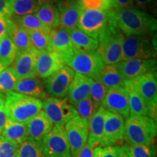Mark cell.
Returning a JSON list of instances; mask_svg holds the SVG:
<instances>
[{
    "label": "cell",
    "mask_w": 157,
    "mask_h": 157,
    "mask_svg": "<svg viewBox=\"0 0 157 157\" xmlns=\"http://www.w3.org/2000/svg\"><path fill=\"white\" fill-rule=\"evenodd\" d=\"M74 50L69 33L61 28L52 29L50 32V51L63 56L70 54Z\"/></svg>",
    "instance_id": "21"
},
{
    "label": "cell",
    "mask_w": 157,
    "mask_h": 157,
    "mask_svg": "<svg viewBox=\"0 0 157 157\" xmlns=\"http://www.w3.org/2000/svg\"><path fill=\"white\" fill-rule=\"evenodd\" d=\"M1 135L17 145L21 144L28 140L26 123L15 122L8 119Z\"/></svg>",
    "instance_id": "27"
},
{
    "label": "cell",
    "mask_w": 157,
    "mask_h": 157,
    "mask_svg": "<svg viewBox=\"0 0 157 157\" xmlns=\"http://www.w3.org/2000/svg\"><path fill=\"white\" fill-rule=\"evenodd\" d=\"M5 102V93L0 91V110L4 109Z\"/></svg>",
    "instance_id": "49"
},
{
    "label": "cell",
    "mask_w": 157,
    "mask_h": 157,
    "mask_svg": "<svg viewBox=\"0 0 157 157\" xmlns=\"http://www.w3.org/2000/svg\"><path fill=\"white\" fill-rule=\"evenodd\" d=\"M120 146H98L94 148L93 157H119Z\"/></svg>",
    "instance_id": "41"
},
{
    "label": "cell",
    "mask_w": 157,
    "mask_h": 157,
    "mask_svg": "<svg viewBox=\"0 0 157 157\" xmlns=\"http://www.w3.org/2000/svg\"><path fill=\"white\" fill-rule=\"evenodd\" d=\"M15 21L17 25L27 31H42L50 33L52 29L48 28L39 21L34 14L27 15L21 17H16Z\"/></svg>",
    "instance_id": "33"
},
{
    "label": "cell",
    "mask_w": 157,
    "mask_h": 157,
    "mask_svg": "<svg viewBox=\"0 0 157 157\" xmlns=\"http://www.w3.org/2000/svg\"><path fill=\"white\" fill-rule=\"evenodd\" d=\"M101 105L109 112L117 113L127 119L129 117L127 87L124 86L108 89Z\"/></svg>",
    "instance_id": "15"
},
{
    "label": "cell",
    "mask_w": 157,
    "mask_h": 157,
    "mask_svg": "<svg viewBox=\"0 0 157 157\" xmlns=\"http://www.w3.org/2000/svg\"><path fill=\"white\" fill-rule=\"evenodd\" d=\"M15 24L10 18H5L0 17V39L8 36Z\"/></svg>",
    "instance_id": "43"
},
{
    "label": "cell",
    "mask_w": 157,
    "mask_h": 157,
    "mask_svg": "<svg viewBox=\"0 0 157 157\" xmlns=\"http://www.w3.org/2000/svg\"><path fill=\"white\" fill-rule=\"evenodd\" d=\"M94 148L95 147L90 146L88 143H86L78 152L76 157H93Z\"/></svg>",
    "instance_id": "45"
},
{
    "label": "cell",
    "mask_w": 157,
    "mask_h": 157,
    "mask_svg": "<svg viewBox=\"0 0 157 157\" xmlns=\"http://www.w3.org/2000/svg\"><path fill=\"white\" fill-rule=\"evenodd\" d=\"M14 0H0V17L10 18L13 15Z\"/></svg>",
    "instance_id": "42"
},
{
    "label": "cell",
    "mask_w": 157,
    "mask_h": 157,
    "mask_svg": "<svg viewBox=\"0 0 157 157\" xmlns=\"http://www.w3.org/2000/svg\"><path fill=\"white\" fill-rule=\"evenodd\" d=\"M56 3L60 28L68 32L77 29L78 21L83 11L78 0H58Z\"/></svg>",
    "instance_id": "16"
},
{
    "label": "cell",
    "mask_w": 157,
    "mask_h": 157,
    "mask_svg": "<svg viewBox=\"0 0 157 157\" xmlns=\"http://www.w3.org/2000/svg\"><path fill=\"white\" fill-rule=\"evenodd\" d=\"M65 66L71 68L76 74H80L92 79L98 78L105 64L96 52L77 50L63 57Z\"/></svg>",
    "instance_id": "5"
},
{
    "label": "cell",
    "mask_w": 157,
    "mask_h": 157,
    "mask_svg": "<svg viewBox=\"0 0 157 157\" xmlns=\"http://www.w3.org/2000/svg\"><path fill=\"white\" fill-rule=\"evenodd\" d=\"M37 52L34 49L20 52L17 53L14 62L10 67L18 80L37 76L36 70Z\"/></svg>",
    "instance_id": "17"
},
{
    "label": "cell",
    "mask_w": 157,
    "mask_h": 157,
    "mask_svg": "<svg viewBox=\"0 0 157 157\" xmlns=\"http://www.w3.org/2000/svg\"><path fill=\"white\" fill-rule=\"evenodd\" d=\"M92 78L80 74H74L68 90V101L73 106L90 94Z\"/></svg>",
    "instance_id": "20"
},
{
    "label": "cell",
    "mask_w": 157,
    "mask_h": 157,
    "mask_svg": "<svg viewBox=\"0 0 157 157\" xmlns=\"http://www.w3.org/2000/svg\"><path fill=\"white\" fill-rule=\"evenodd\" d=\"M156 121L146 116H129L124 122V137L129 145L151 146L156 135Z\"/></svg>",
    "instance_id": "3"
},
{
    "label": "cell",
    "mask_w": 157,
    "mask_h": 157,
    "mask_svg": "<svg viewBox=\"0 0 157 157\" xmlns=\"http://www.w3.org/2000/svg\"><path fill=\"white\" fill-rule=\"evenodd\" d=\"M32 48L37 52L50 51V33L42 31H28Z\"/></svg>",
    "instance_id": "32"
},
{
    "label": "cell",
    "mask_w": 157,
    "mask_h": 157,
    "mask_svg": "<svg viewBox=\"0 0 157 157\" xmlns=\"http://www.w3.org/2000/svg\"><path fill=\"white\" fill-rule=\"evenodd\" d=\"M112 7L115 10L128 9L134 7V1L133 0H111Z\"/></svg>",
    "instance_id": "44"
},
{
    "label": "cell",
    "mask_w": 157,
    "mask_h": 157,
    "mask_svg": "<svg viewBox=\"0 0 157 157\" xmlns=\"http://www.w3.org/2000/svg\"><path fill=\"white\" fill-rule=\"evenodd\" d=\"M74 49L82 51L96 52L98 40L90 36L78 28L68 31Z\"/></svg>",
    "instance_id": "26"
},
{
    "label": "cell",
    "mask_w": 157,
    "mask_h": 157,
    "mask_svg": "<svg viewBox=\"0 0 157 157\" xmlns=\"http://www.w3.org/2000/svg\"><path fill=\"white\" fill-rule=\"evenodd\" d=\"M80 5L84 10H112L111 0H78Z\"/></svg>",
    "instance_id": "39"
},
{
    "label": "cell",
    "mask_w": 157,
    "mask_h": 157,
    "mask_svg": "<svg viewBox=\"0 0 157 157\" xmlns=\"http://www.w3.org/2000/svg\"><path fill=\"white\" fill-rule=\"evenodd\" d=\"M125 87L128 93L129 116H146L149 117L148 109L141 96L133 87L130 81H126Z\"/></svg>",
    "instance_id": "25"
},
{
    "label": "cell",
    "mask_w": 157,
    "mask_h": 157,
    "mask_svg": "<svg viewBox=\"0 0 157 157\" xmlns=\"http://www.w3.org/2000/svg\"><path fill=\"white\" fill-rule=\"evenodd\" d=\"M64 66L63 56L60 53L52 51L37 52L36 70L39 77L45 79Z\"/></svg>",
    "instance_id": "18"
},
{
    "label": "cell",
    "mask_w": 157,
    "mask_h": 157,
    "mask_svg": "<svg viewBox=\"0 0 157 157\" xmlns=\"http://www.w3.org/2000/svg\"><path fill=\"white\" fill-rule=\"evenodd\" d=\"M74 74L75 72L68 66H63L56 73L45 78L43 84L44 89L53 98H64L67 95Z\"/></svg>",
    "instance_id": "11"
},
{
    "label": "cell",
    "mask_w": 157,
    "mask_h": 157,
    "mask_svg": "<svg viewBox=\"0 0 157 157\" xmlns=\"http://www.w3.org/2000/svg\"><path fill=\"white\" fill-rule=\"evenodd\" d=\"M129 148L132 157H156V150L153 145H135Z\"/></svg>",
    "instance_id": "40"
},
{
    "label": "cell",
    "mask_w": 157,
    "mask_h": 157,
    "mask_svg": "<svg viewBox=\"0 0 157 157\" xmlns=\"http://www.w3.org/2000/svg\"><path fill=\"white\" fill-rule=\"evenodd\" d=\"M107 90V87L98 78L92 79L90 96L93 100L95 106L98 109L101 105Z\"/></svg>",
    "instance_id": "37"
},
{
    "label": "cell",
    "mask_w": 157,
    "mask_h": 157,
    "mask_svg": "<svg viewBox=\"0 0 157 157\" xmlns=\"http://www.w3.org/2000/svg\"><path fill=\"white\" fill-rule=\"evenodd\" d=\"M34 15L39 21L51 29L59 27L60 20L57 6L53 3H47L39 5Z\"/></svg>",
    "instance_id": "24"
},
{
    "label": "cell",
    "mask_w": 157,
    "mask_h": 157,
    "mask_svg": "<svg viewBox=\"0 0 157 157\" xmlns=\"http://www.w3.org/2000/svg\"><path fill=\"white\" fill-rule=\"evenodd\" d=\"M112 25H117L115 10H84L78 21V29L98 40L100 34Z\"/></svg>",
    "instance_id": "6"
},
{
    "label": "cell",
    "mask_w": 157,
    "mask_h": 157,
    "mask_svg": "<svg viewBox=\"0 0 157 157\" xmlns=\"http://www.w3.org/2000/svg\"><path fill=\"white\" fill-rule=\"evenodd\" d=\"M115 65L125 81H130L143 74L156 71V58L131 59L122 60Z\"/></svg>",
    "instance_id": "14"
},
{
    "label": "cell",
    "mask_w": 157,
    "mask_h": 157,
    "mask_svg": "<svg viewBox=\"0 0 157 157\" xmlns=\"http://www.w3.org/2000/svg\"><path fill=\"white\" fill-rule=\"evenodd\" d=\"M18 157H51L42 142L26 140L19 145Z\"/></svg>",
    "instance_id": "30"
},
{
    "label": "cell",
    "mask_w": 157,
    "mask_h": 157,
    "mask_svg": "<svg viewBox=\"0 0 157 157\" xmlns=\"http://www.w3.org/2000/svg\"><path fill=\"white\" fill-rule=\"evenodd\" d=\"M42 144L51 157H62L70 154L64 125L55 124L50 132L44 137Z\"/></svg>",
    "instance_id": "13"
},
{
    "label": "cell",
    "mask_w": 157,
    "mask_h": 157,
    "mask_svg": "<svg viewBox=\"0 0 157 157\" xmlns=\"http://www.w3.org/2000/svg\"><path fill=\"white\" fill-rule=\"evenodd\" d=\"M137 7L142 9H150L156 4V0H133Z\"/></svg>",
    "instance_id": "46"
},
{
    "label": "cell",
    "mask_w": 157,
    "mask_h": 157,
    "mask_svg": "<svg viewBox=\"0 0 157 157\" xmlns=\"http://www.w3.org/2000/svg\"><path fill=\"white\" fill-rule=\"evenodd\" d=\"M124 118L121 115L107 111L100 146H114L124 140Z\"/></svg>",
    "instance_id": "12"
},
{
    "label": "cell",
    "mask_w": 157,
    "mask_h": 157,
    "mask_svg": "<svg viewBox=\"0 0 157 157\" xmlns=\"http://www.w3.org/2000/svg\"><path fill=\"white\" fill-rule=\"evenodd\" d=\"M150 36H124L122 43V60L151 59L156 56V45Z\"/></svg>",
    "instance_id": "7"
},
{
    "label": "cell",
    "mask_w": 157,
    "mask_h": 157,
    "mask_svg": "<svg viewBox=\"0 0 157 157\" xmlns=\"http://www.w3.org/2000/svg\"><path fill=\"white\" fill-rule=\"evenodd\" d=\"M26 126L28 130V140L42 142L44 137L52 129L53 123L42 110L26 123Z\"/></svg>",
    "instance_id": "19"
},
{
    "label": "cell",
    "mask_w": 157,
    "mask_h": 157,
    "mask_svg": "<svg viewBox=\"0 0 157 157\" xmlns=\"http://www.w3.org/2000/svg\"><path fill=\"white\" fill-rule=\"evenodd\" d=\"M42 111L53 124L65 125L78 116L77 111L66 98H48L42 102Z\"/></svg>",
    "instance_id": "9"
},
{
    "label": "cell",
    "mask_w": 157,
    "mask_h": 157,
    "mask_svg": "<svg viewBox=\"0 0 157 157\" xmlns=\"http://www.w3.org/2000/svg\"><path fill=\"white\" fill-rule=\"evenodd\" d=\"M116 19L118 29L125 36H151L157 29L154 17L134 7L116 10Z\"/></svg>",
    "instance_id": "1"
},
{
    "label": "cell",
    "mask_w": 157,
    "mask_h": 157,
    "mask_svg": "<svg viewBox=\"0 0 157 157\" xmlns=\"http://www.w3.org/2000/svg\"><path fill=\"white\" fill-rule=\"evenodd\" d=\"M99 79L107 89L125 86V81L116 65H105L98 76Z\"/></svg>",
    "instance_id": "28"
},
{
    "label": "cell",
    "mask_w": 157,
    "mask_h": 157,
    "mask_svg": "<svg viewBox=\"0 0 157 157\" xmlns=\"http://www.w3.org/2000/svg\"><path fill=\"white\" fill-rule=\"evenodd\" d=\"M62 157H71V155L69 154H67V155H65V156H62Z\"/></svg>",
    "instance_id": "52"
},
{
    "label": "cell",
    "mask_w": 157,
    "mask_h": 157,
    "mask_svg": "<svg viewBox=\"0 0 157 157\" xmlns=\"http://www.w3.org/2000/svg\"><path fill=\"white\" fill-rule=\"evenodd\" d=\"M107 111L101 105L90 119L89 123V133L87 143L95 147L99 145L103 133L104 123Z\"/></svg>",
    "instance_id": "23"
},
{
    "label": "cell",
    "mask_w": 157,
    "mask_h": 157,
    "mask_svg": "<svg viewBox=\"0 0 157 157\" xmlns=\"http://www.w3.org/2000/svg\"><path fill=\"white\" fill-rule=\"evenodd\" d=\"M19 145L0 135V157H18Z\"/></svg>",
    "instance_id": "38"
},
{
    "label": "cell",
    "mask_w": 157,
    "mask_h": 157,
    "mask_svg": "<svg viewBox=\"0 0 157 157\" xmlns=\"http://www.w3.org/2000/svg\"><path fill=\"white\" fill-rule=\"evenodd\" d=\"M13 91L39 100L48 98L44 84L36 76L18 80Z\"/></svg>",
    "instance_id": "22"
},
{
    "label": "cell",
    "mask_w": 157,
    "mask_h": 157,
    "mask_svg": "<svg viewBox=\"0 0 157 157\" xmlns=\"http://www.w3.org/2000/svg\"><path fill=\"white\" fill-rule=\"evenodd\" d=\"M77 111L78 116L89 125L90 119H92L94 113L96 112L98 109L94 105L93 100L88 96L84 99L78 102L74 106Z\"/></svg>",
    "instance_id": "34"
},
{
    "label": "cell",
    "mask_w": 157,
    "mask_h": 157,
    "mask_svg": "<svg viewBox=\"0 0 157 157\" xmlns=\"http://www.w3.org/2000/svg\"><path fill=\"white\" fill-rule=\"evenodd\" d=\"M42 110V101L14 91L5 93L4 111L12 121L27 123Z\"/></svg>",
    "instance_id": "2"
},
{
    "label": "cell",
    "mask_w": 157,
    "mask_h": 157,
    "mask_svg": "<svg viewBox=\"0 0 157 157\" xmlns=\"http://www.w3.org/2000/svg\"><path fill=\"white\" fill-rule=\"evenodd\" d=\"M124 35L117 25H110L98 36L96 53L105 65H115L122 61V43Z\"/></svg>",
    "instance_id": "4"
},
{
    "label": "cell",
    "mask_w": 157,
    "mask_h": 157,
    "mask_svg": "<svg viewBox=\"0 0 157 157\" xmlns=\"http://www.w3.org/2000/svg\"><path fill=\"white\" fill-rule=\"evenodd\" d=\"M39 5L35 0H14L13 7V15L21 17L34 14Z\"/></svg>",
    "instance_id": "35"
},
{
    "label": "cell",
    "mask_w": 157,
    "mask_h": 157,
    "mask_svg": "<svg viewBox=\"0 0 157 157\" xmlns=\"http://www.w3.org/2000/svg\"><path fill=\"white\" fill-rule=\"evenodd\" d=\"M119 157H132L128 146H120V154Z\"/></svg>",
    "instance_id": "48"
},
{
    "label": "cell",
    "mask_w": 157,
    "mask_h": 157,
    "mask_svg": "<svg viewBox=\"0 0 157 157\" xmlns=\"http://www.w3.org/2000/svg\"><path fill=\"white\" fill-rule=\"evenodd\" d=\"M18 53L16 48L8 36L0 39V63L8 68L14 62Z\"/></svg>",
    "instance_id": "31"
},
{
    "label": "cell",
    "mask_w": 157,
    "mask_h": 157,
    "mask_svg": "<svg viewBox=\"0 0 157 157\" xmlns=\"http://www.w3.org/2000/svg\"><path fill=\"white\" fill-rule=\"evenodd\" d=\"M5 68L4 67V66H3V65L1 63H0V72H1L2 71H3L4 69H5Z\"/></svg>",
    "instance_id": "51"
},
{
    "label": "cell",
    "mask_w": 157,
    "mask_h": 157,
    "mask_svg": "<svg viewBox=\"0 0 157 157\" xmlns=\"http://www.w3.org/2000/svg\"><path fill=\"white\" fill-rule=\"evenodd\" d=\"M18 81L10 67L5 68L0 72V91L4 93L13 91Z\"/></svg>",
    "instance_id": "36"
},
{
    "label": "cell",
    "mask_w": 157,
    "mask_h": 157,
    "mask_svg": "<svg viewBox=\"0 0 157 157\" xmlns=\"http://www.w3.org/2000/svg\"><path fill=\"white\" fill-rule=\"evenodd\" d=\"M7 121H8V119H7L4 109L0 110V135H2V132Z\"/></svg>",
    "instance_id": "47"
},
{
    "label": "cell",
    "mask_w": 157,
    "mask_h": 157,
    "mask_svg": "<svg viewBox=\"0 0 157 157\" xmlns=\"http://www.w3.org/2000/svg\"><path fill=\"white\" fill-rule=\"evenodd\" d=\"M133 87L141 96L148 109L149 117L156 121L157 75L151 72L130 80Z\"/></svg>",
    "instance_id": "8"
},
{
    "label": "cell",
    "mask_w": 157,
    "mask_h": 157,
    "mask_svg": "<svg viewBox=\"0 0 157 157\" xmlns=\"http://www.w3.org/2000/svg\"><path fill=\"white\" fill-rule=\"evenodd\" d=\"M39 5H43V4H47V3H54L57 2L58 0H35Z\"/></svg>",
    "instance_id": "50"
},
{
    "label": "cell",
    "mask_w": 157,
    "mask_h": 157,
    "mask_svg": "<svg viewBox=\"0 0 157 157\" xmlns=\"http://www.w3.org/2000/svg\"><path fill=\"white\" fill-rule=\"evenodd\" d=\"M71 157H76L78 152L87 142L89 125L78 116L74 117L64 125Z\"/></svg>",
    "instance_id": "10"
},
{
    "label": "cell",
    "mask_w": 157,
    "mask_h": 157,
    "mask_svg": "<svg viewBox=\"0 0 157 157\" xmlns=\"http://www.w3.org/2000/svg\"><path fill=\"white\" fill-rule=\"evenodd\" d=\"M8 36L10 38L18 52H23V51L32 48L29 31L23 29V27L20 26L17 23L15 24Z\"/></svg>",
    "instance_id": "29"
}]
</instances>
